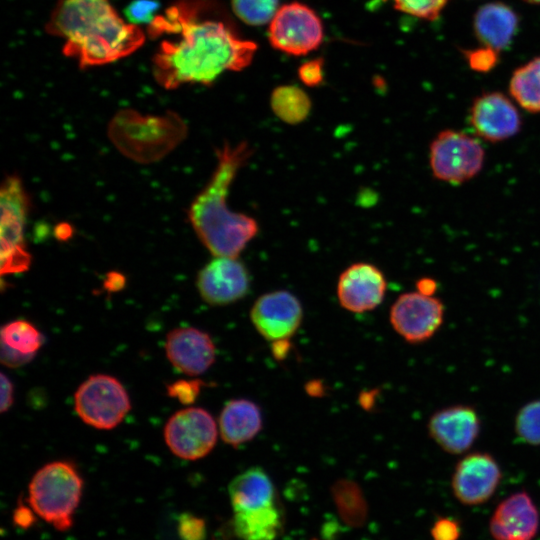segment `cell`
Here are the masks:
<instances>
[{
    "mask_svg": "<svg viewBox=\"0 0 540 540\" xmlns=\"http://www.w3.org/2000/svg\"><path fill=\"white\" fill-rule=\"evenodd\" d=\"M430 438L445 452H467L477 440L481 420L474 407L456 404L435 411L427 423Z\"/></svg>",
    "mask_w": 540,
    "mask_h": 540,
    "instance_id": "5bb4252c",
    "label": "cell"
},
{
    "mask_svg": "<svg viewBox=\"0 0 540 540\" xmlns=\"http://www.w3.org/2000/svg\"><path fill=\"white\" fill-rule=\"evenodd\" d=\"M448 0H393L397 10L425 20H435Z\"/></svg>",
    "mask_w": 540,
    "mask_h": 540,
    "instance_id": "f1b7e54d",
    "label": "cell"
},
{
    "mask_svg": "<svg viewBox=\"0 0 540 540\" xmlns=\"http://www.w3.org/2000/svg\"><path fill=\"white\" fill-rule=\"evenodd\" d=\"M33 514H35V512L32 510V508L29 509L28 507L20 505L14 511L13 521L16 526L28 528L34 522Z\"/></svg>",
    "mask_w": 540,
    "mask_h": 540,
    "instance_id": "74e56055",
    "label": "cell"
},
{
    "mask_svg": "<svg viewBox=\"0 0 540 540\" xmlns=\"http://www.w3.org/2000/svg\"><path fill=\"white\" fill-rule=\"evenodd\" d=\"M430 533L433 540H459L461 526L456 519L439 517L433 523Z\"/></svg>",
    "mask_w": 540,
    "mask_h": 540,
    "instance_id": "836d02e7",
    "label": "cell"
},
{
    "mask_svg": "<svg viewBox=\"0 0 540 540\" xmlns=\"http://www.w3.org/2000/svg\"><path fill=\"white\" fill-rule=\"evenodd\" d=\"M252 153L246 141L216 149V167L187 211L192 228L213 256L238 257L259 231L253 217L231 211L227 204L229 188Z\"/></svg>",
    "mask_w": 540,
    "mask_h": 540,
    "instance_id": "3957f363",
    "label": "cell"
},
{
    "mask_svg": "<svg viewBox=\"0 0 540 540\" xmlns=\"http://www.w3.org/2000/svg\"><path fill=\"white\" fill-rule=\"evenodd\" d=\"M501 480L502 470L493 455L475 451L463 456L455 465L451 489L461 504L475 506L488 501Z\"/></svg>",
    "mask_w": 540,
    "mask_h": 540,
    "instance_id": "8fae6325",
    "label": "cell"
},
{
    "mask_svg": "<svg viewBox=\"0 0 540 540\" xmlns=\"http://www.w3.org/2000/svg\"><path fill=\"white\" fill-rule=\"evenodd\" d=\"M160 3L156 0H133L125 9L128 23L138 25L150 24L156 17Z\"/></svg>",
    "mask_w": 540,
    "mask_h": 540,
    "instance_id": "f546056e",
    "label": "cell"
},
{
    "mask_svg": "<svg viewBox=\"0 0 540 540\" xmlns=\"http://www.w3.org/2000/svg\"><path fill=\"white\" fill-rule=\"evenodd\" d=\"M124 284V278L121 275L112 274L106 281V288L110 291H117L122 288Z\"/></svg>",
    "mask_w": 540,
    "mask_h": 540,
    "instance_id": "ab89813d",
    "label": "cell"
},
{
    "mask_svg": "<svg viewBox=\"0 0 540 540\" xmlns=\"http://www.w3.org/2000/svg\"><path fill=\"white\" fill-rule=\"evenodd\" d=\"M83 479L67 461H53L42 466L28 485V504L35 514L58 531L73 526L80 504Z\"/></svg>",
    "mask_w": 540,
    "mask_h": 540,
    "instance_id": "277c9868",
    "label": "cell"
},
{
    "mask_svg": "<svg viewBox=\"0 0 540 540\" xmlns=\"http://www.w3.org/2000/svg\"><path fill=\"white\" fill-rule=\"evenodd\" d=\"M196 286L206 303L224 306L247 295L250 275L238 257L214 256L198 272Z\"/></svg>",
    "mask_w": 540,
    "mask_h": 540,
    "instance_id": "7c38bea8",
    "label": "cell"
},
{
    "mask_svg": "<svg viewBox=\"0 0 540 540\" xmlns=\"http://www.w3.org/2000/svg\"><path fill=\"white\" fill-rule=\"evenodd\" d=\"M509 93L524 110L540 113V57L514 70L509 81Z\"/></svg>",
    "mask_w": 540,
    "mask_h": 540,
    "instance_id": "603a6c76",
    "label": "cell"
},
{
    "mask_svg": "<svg viewBox=\"0 0 540 540\" xmlns=\"http://www.w3.org/2000/svg\"><path fill=\"white\" fill-rule=\"evenodd\" d=\"M416 288L417 292L423 295L433 296L437 290V282L432 278L424 277L416 282Z\"/></svg>",
    "mask_w": 540,
    "mask_h": 540,
    "instance_id": "f35d334b",
    "label": "cell"
},
{
    "mask_svg": "<svg viewBox=\"0 0 540 540\" xmlns=\"http://www.w3.org/2000/svg\"><path fill=\"white\" fill-rule=\"evenodd\" d=\"M484 158V149L476 138L452 129L439 132L429 148L434 177L452 184L466 182L477 175Z\"/></svg>",
    "mask_w": 540,
    "mask_h": 540,
    "instance_id": "52a82bcc",
    "label": "cell"
},
{
    "mask_svg": "<svg viewBox=\"0 0 540 540\" xmlns=\"http://www.w3.org/2000/svg\"><path fill=\"white\" fill-rule=\"evenodd\" d=\"M228 492L234 512L257 510L277 503L274 484L260 467H251L234 477Z\"/></svg>",
    "mask_w": 540,
    "mask_h": 540,
    "instance_id": "44dd1931",
    "label": "cell"
},
{
    "mask_svg": "<svg viewBox=\"0 0 540 540\" xmlns=\"http://www.w3.org/2000/svg\"><path fill=\"white\" fill-rule=\"evenodd\" d=\"M218 431V426L208 411L188 407L169 418L164 427V440L177 457L197 460L212 451Z\"/></svg>",
    "mask_w": 540,
    "mask_h": 540,
    "instance_id": "9c48e42d",
    "label": "cell"
},
{
    "mask_svg": "<svg viewBox=\"0 0 540 540\" xmlns=\"http://www.w3.org/2000/svg\"><path fill=\"white\" fill-rule=\"evenodd\" d=\"M200 1H179L148 24L151 38L164 35L153 57V75L165 89L183 84L208 85L224 71L247 67L257 45L238 38L219 20L205 18Z\"/></svg>",
    "mask_w": 540,
    "mask_h": 540,
    "instance_id": "6da1fadb",
    "label": "cell"
},
{
    "mask_svg": "<svg viewBox=\"0 0 540 540\" xmlns=\"http://www.w3.org/2000/svg\"><path fill=\"white\" fill-rule=\"evenodd\" d=\"M14 401L13 383L6 374L1 373V412L7 411Z\"/></svg>",
    "mask_w": 540,
    "mask_h": 540,
    "instance_id": "d590c367",
    "label": "cell"
},
{
    "mask_svg": "<svg viewBox=\"0 0 540 540\" xmlns=\"http://www.w3.org/2000/svg\"><path fill=\"white\" fill-rule=\"evenodd\" d=\"M263 424L259 406L248 399L228 401L220 412L218 429L228 445L238 447L256 437Z\"/></svg>",
    "mask_w": 540,
    "mask_h": 540,
    "instance_id": "ffe728a7",
    "label": "cell"
},
{
    "mask_svg": "<svg viewBox=\"0 0 540 540\" xmlns=\"http://www.w3.org/2000/svg\"><path fill=\"white\" fill-rule=\"evenodd\" d=\"M271 45L290 55H305L317 49L323 39L318 15L308 6L292 2L279 7L269 23Z\"/></svg>",
    "mask_w": 540,
    "mask_h": 540,
    "instance_id": "ba28073f",
    "label": "cell"
},
{
    "mask_svg": "<svg viewBox=\"0 0 540 540\" xmlns=\"http://www.w3.org/2000/svg\"><path fill=\"white\" fill-rule=\"evenodd\" d=\"M32 358L33 357L17 353L11 350L10 348L6 347L5 345L1 344V361L6 366L18 367L27 363Z\"/></svg>",
    "mask_w": 540,
    "mask_h": 540,
    "instance_id": "8d00e7d4",
    "label": "cell"
},
{
    "mask_svg": "<svg viewBox=\"0 0 540 540\" xmlns=\"http://www.w3.org/2000/svg\"><path fill=\"white\" fill-rule=\"evenodd\" d=\"M80 419L94 428L110 430L119 425L131 408L122 383L107 374H95L80 384L74 394Z\"/></svg>",
    "mask_w": 540,
    "mask_h": 540,
    "instance_id": "8992f818",
    "label": "cell"
},
{
    "mask_svg": "<svg viewBox=\"0 0 540 540\" xmlns=\"http://www.w3.org/2000/svg\"><path fill=\"white\" fill-rule=\"evenodd\" d=\"M1 344L22 355L34 357L43 344V336L30 322L14 320L1 328Z\"/></svg>",
    "mask_w": 540,
    "mask_h": 540,
    "instance_id": "484cf974",
    "label": "cell"
},
{
    "mask_svg": "<svg viewBox=\"0 0 540 540\" xmlns=\"http://www.w3.org/2000/svg\"><path fill=\"white\" fill-rule=\"evenodd\" d=\"M0 204V272L2 276L23 273L32 261L24 238L30 198L19 176L14 174L4 178Z\"/></svg>",
    "mask_w": 540,
    "mask_h": 540,
    "instance_id": "5b68a950",
    "label": "cell"
},
{
    "mask_svg": "<svg viewBox=\"0 0 540 540\" xmlns=\"http://www.w3.org/2000/svg\"><path fill=\"white\" fill-rule=\"evenodd\" d=\"M178 534L182 540H204L206 537L205 522L192 514H182L178 520Z\"/></svg>",
    "mask_w": 540,
    "mask_h": 540,
    "instance_id": "1f68e13d",
    "label": "cell"
},
{
    "mask_svg": "<svg viewBox=\"0 0 540 540\" xmlns=\"http://www.w3.org/2000/svg\"><path fill=\"white\" fill-rule=\"evenodd\" d=\"M273 113L284 123L296 125L309 116L312 103L308 94L295 85H281L271 94Z\"/></svg>",
    "mask_w": 540,
    "mask_h": 540,
    "instance_id": "d4e9b609",
    "label": "cell"
},
{
    "mask_svg": "<svg viewBox=\"0 0 540 540\" xmlns=\"http://www.w3.org/2000/svg\"><path fill=\"white\" fill-rule=\"evenodd\" d=\"M283 517L277 503L244 512H234L233 528L242 540H275L282 528Z\"/></svg>",
    "mask_w": 540,
    "mask_h": 540,
    "instance_id": "7402d4cb",
    "label": "cell"
},
{
    "mask_svg": "<svg viewBox=\"0 0 540 540\" xmlns=\"http://www.w3.org/2000/svg\"><path fill=\"white\" fill-rule=\"evenodd\" d=\"M387 281L375 265L358 262L348 266L339 276L337 298L352 313H364L378 307L386 294Z\"/></svg>",
    "mask_w": 540,
    "mask_h": 540,
    "instance_id": "2e32d148",
    "label": "cell"
},
{
    "mask_svg": "<svg viewBox=\"0 0 540 540\" xmlns=\"http://www.w3.org/2000/svg\"><path fill=\"white\" fill-rule=\"evenodd\" d=\"M517 26V14L502 2L484 4L473 19V29L478 40L483 46L497 52L511 43Z\"/></svg>",
    "mask_w": 540,
    "mask_h": 540,
    "instance_id": "d6986e66",
    "label": "cell"
},
{
    "mask_svg": "<svg viewBox=\"0 0 540 540\" xmlns=\"http://www.w3.org/2000/svg\"><path fill=\"white\" fill-rule=\"evenodd\" d=\"M46 30L64 39L63 53L81 68L124 58L145 40L143 30L125 22L109 0H59Z\"/></svg>",
    "mask_w": 540,
    "mask_h": 540,
    "instance_id": "7a4b0ae2",
    "label": "cell"
},
{
    "mask_svg": "<svg viewBox=\"0 0 540 540\" xmlns=\"http://www.w3.org/2000/svg\"><path fill=\"white\" fill-rule=\"evenodd\" d=\"M165 352L173 367L189 376L203 374L214 363L216 356L210 335L194 327L171 330L166 337Z\"/></svg>",
    "mask_w": 540,
    "mask_h": 540,
    "instance_id": "ac0fdd59",
    "label": "cell"
},
{
    "mask_svg": "<svg viewBox=\"0 0 540 540\" xmlns=\"http://www.w3.org/2000/svg\"><path fill=\"white\" fill-rule=\"evenodd\" d=\"M298 76L306 86H318L323 80V60L317 58L303 63L298 69Z\"/></svg>",
    "mask_w": 540,
    "mask_h": 540,
    "instance_id": "e575fe53",
    "label": "cell"
},
{
    "mask_svg": "<svg viewBox=\"0 0 540 540\" xmlns=\"http://www.w3.org/2000/svg\"><path fill=\"white\" fill-rule=\"evenodd\" d=\"M204 382L199 379H181L167 386V393L171 398L187 405L193 403L198 397Z\"/></svg>",
    "mask_w": 540,
    "mask_h": 540,
    "instance_id": "4dcf8cb0",
    "label": "cell"
},
{
    "mask_svg": "<svg viewBox=\"0 0 540 540\" xmlns=\"http://www.w3.org/2000/svg\"><path fill=\"white\" fill-rule=\"evenodd\" d=\"M469 121L475 133L490 142H500L516 135L522 125L514 103L500 92H487L473 100Z\"/></svg>",
    "mask_w": 540,
    "mask_h": 540,
    "instance_id": "9a60e30c",
    "label": "cell"
},
{
    "mask_svg": "<svg viewBox=\"0 0 540 540\" xmlns=\"http://www.w3.org/2000/svg\"><path fill=\"white\" fill-rule=\"evenodd\" d=\"M514 429L521 441L540 445V399L529 401L518 410Z\"/></svg>",
    "mask_w": 540,
    "mask_h": 540,
    "instance_id": "83f0119b",
    "label": "cell"
},
{
    "mask_svg": "<svg viewBox=\"0 0 540 540\" xmlns=\"http://www.w3.org/2000/svg\"><path fill=\"white\" fill-rule=\"evenodd\" d=\"M540 526V515L530 494L517 491L502 500L489 520L494 540H533Z\"/></svg>",
    "mask_w": 540,
    "mask_h": 540,
    "instance_id": "e0dca14e",
    "label": "cell"
},
{
    "mask_svg": "<svg viewBox=\"0 0 540 540\" xmlns=\"http://www.w3.org/2000/svg\"><path fill=\"white\" fill-rule=\"evenodd\" d=\"M465 57L469 66L474 71L488 72L496 65L498 52L483 46L474 50L465 51Z\"/></svg>",
    "mask_w": 540,
    "mask_h": 540,
    "instance_id": "d6a6232c",
    "label": "cell"
},
{
    "mask_svg": "<svg viewBox=\"0 0 540 540\" xmlns=\"http://www.w3.org/2000/svg\"><path fill=\"white\" fill-rule=\"evenodd\" d=\"M237 17L248 25L270 23L279 9V0H231Z\"/></svg>",
    "mask_w": 540,
    "mask_h": 540,
    "instance_id": "4316f807",
    "label": "cell"
},
{
    "mask_svg": "<svg viewBox=\"0 0 540 540\" xmlns=\"http://www.w3.org/2000/svg\"><path fill=\"white\" fill-rule=\"evenodd\" d=\"M331 494L341 520L350 527H361L367 520L368 505L357 483L348 479L336 481Z\"/></svg>",
    "mask_w": 540,
    "mask_h": 540,
    "instance_id": "cb8c5ba5",
    "label": "cell"
},
{
    "mask_svg": "<svg viewBox=\"0 0 540 540\" xmlns=\"http://www.w3.org/2000/svg\"><path fill=\"white\" fill-rule=\"evenodd\" d=\"M527 3H530V4H540V0H523Z\"/></svg>",
    "mask_w": 540,
    "mask_h": 540,
    "instance_id": "60d3db41",
    "label": "cell"
},
{
    "mask_svg": "<svg viewBox=\"0 0 540 540\" xmlns=\"http://www.w3.org/2000/svg\"><path fill=\"white\" fill-rule=\"evenodd\" d=\"M250 319L264 339L271 342L286 341L299 329L303 308L291 292L275 290L255 300L250 310Z\"/></svg>",
    "mask_w": 540,
    "mask_h": 540,
    "instance_id": "4fadbf2b",
    "label": "cell"
},
{
    "mask_svg": "<svg viewBox=\"0 0 540 540\" xmlns=\"http://www.w3.org/2000/svg\"><path fill=\"white\" fill-rule=\"evenodd\" d=\"M444 304L434 296L417 291L398 296L390 308L389 321L394 331L410 344L432 338L444 321Z\"/></svg>",
    "mask_w": 540,
    "mask_h": 540,
    "instance_id": "30bf717a",
    "label": "cell"
}]
</instances>
